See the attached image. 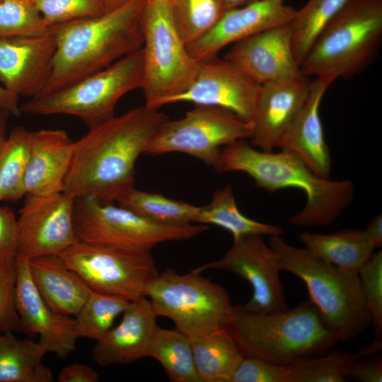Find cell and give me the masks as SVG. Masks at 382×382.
<instances>
[{"label":"cell","mask_w":382,"mask_h":382,"mask_svg":"<svg viewBox=\"0 0 382 382\" xmlns=\"http://www.w3.org/2000/svg\"><path fill=\"white\" fill-rule=\"evenodd\" d=\"M17 219L8 207L0 206V260L16 257Z\"/></svg>","instance_id":"60d3db41"},{"label":"cell","mask_w":382,"mask_h":382,"mask_svg":"<svg viewBox=\"0 0 382 382\" xmlns=\"http://www.w3.org/2000/svg\"><path fill=\"white\" fill-rule=\"evenodd\" d=\"M168 120L158 110L144 105L90 128L74 142L63 192L119 202L134 188L137 158Z\"/></svg>","instance_id":"6da1fadb"},{"label":"cell","mask_w":382,"mask_h":382,"mask_svg":"<svg viewBox=\"0 0 382 382\" xmlns=\"http://www.w3.org/2000/svg\"><path fill=\"white\" fill-rule=\"evenodd\" d=\"M74 224L77 241L151 252L158 244L195 238L208 228L201 224H165L92 196L75 197Z\"/></svg>","instance_id":"30bf717a"},{"label":"cell","mask_w":382,"mask_h":382,"mask_svg":"<svg viewBox=\"0 0 382 382\" xmlns=\"http://www.w3.org/2000/svg\"><path fill=\"white\" fill-rule=\"evenodd\" d=\"M16 307L20 328L30 336L39 335L48 352L66 357L76 349L79 338L74 330V318L53 311L45 302L30 276L28 261L16 259Z\"/></svg>","instance_id":"d6986e66"},{"label":"cell","mask_w":382,"mask_h":382,"mask_svg":"<svg viewBox=\"0 0 382 382\" xmlns=\"http://www.w3.org/2000/svg\"><path fill=\"white\" fill-rule=\"evenodd\" d=\"M349 0H308L291 21L292 46L300 66L323 26Z\"/></svg>","instance_id":"d6a6232c"},{"label":"cell","mask_w":382,"mask_h":382,"mask_svg":"<svg viewBox=\"0 0 382 382\" xmlns=\"http://www.w3.org/2000/svg\"><path fill=\"white\" fill-rule=\"evenodd\" d=\"M146 297L157 316L170 319L190 340L226 328L233 307L224 288L192 270L185 274L170 269L158 274Z\"/></svg>","instance_id":"9c48e42d"},{"label":"cell","mask_w":382,"mask_h":382,"mask_svg":"<svg viewBox=\"0 0 382 382\" xmlns=\"http://www.w3.org/2000/svg\"><path fill=\"white\" fill-rule=\"evenodd\" d=\"M335 81L319 76L311 81L308 96L277 148L297 154L318 176L329 178L331 156L320 117V106L329 86Z\"/></svg>","instance_id":"44dd1931"},{"label":"cell","mask_w":382,"mask_h":382,"mask_svg":"<svg viewBox=\"0 0 382 382\" xmlns=\"http://www.w3.org/2000/svg\"><path fill=\"white\" fill-rule=\"evenodd\" d=\"M197 224H212L228 231L233 240L251 234L282 236L283 229L245 216L238 209L232 185L226 184L216 190L210 203L202 207Z\"/></svg>","instance_id":"83f0119b"},{"label":"cell","mask_w":382,"mask_h":382,"mask_svg":"<svg viewBox=\"0 0 382 382\" xmlns=\"http://www.w3.org/2000/svg\"><path fill=\"white\" fill-rule=\"evenodd\" d=\"M200 382H229L244 355L227 328L191 340Z\"/></svg>","instance_id":"4316f807"},{"label":"cell","mask_w":382,"mask_h":382,"mask_svg":"<svg viewBox=\"0 0 382 382\" xmlns=\"http://www.w3.org/2000/svg\"><path fill=\"white\" fill-rule=\"evenodd\" d=\"M366 306L374 328V339L382 340V251L374 253L358 272Z\"/></svg>","instance_id":"74e56055"},{"label":"cell","mask_w":382,"mask_h":382,"mask_svg":"<svg viewBox=\"0 0 382 382\" xmlns=\"http://www.w3.org/2000/svg\"><path fill=\"white\" fill-rule=\"evenodd\" d=\"M156 318L147 297L131 301L120 323L96 342L92 350L93 360L98 365L107 367L147 357L158 326Z\"/></svg>","instance_id":"7402d4cb"},{"label":"cell","mask_w":382,"mask_h":382,"mask_svg":"<svg viewBox=\"0 0 382 382\" xmlns=\"http://www.w3.org/2000/svg\"><path fill=\"white\" fill-rule=\"evenodd\" d=\"M224 59L260 85L303 74L294 54L291 22L233 43Z\"/></svg>","instance_id":"ac0fdd59"},{"label":"cell","mask_w":382,"mask_h":382,"mask_svg":"<svg viewBox=\"0 0 382 382\" xmlns=\"http://www.w3.org/2000/svg\"><path fill=\"white\" fill-rule=\"evenodd\" d=\"M253 125L233 112L195 105L183 117L164 122L150 139L144 154L183 153L214 168L221 149L250 139Z\"/></svg>","instance_id":"7c38bea8"},{"label":"cell","mask_w":382,"mask_h":382,"mask_svg":"<svg viewBox=\"0 0 382 382\" xmlns=\"http://www.w3.org/2000/svg\"><path fill=\"white\" fill-rule=\"evenodd\" d=\"M282 270L301 279L316 307L340 342L352 340L371 324L357 272L342 270L313 255L306 248L287 243L282 236H270Z\"/></svg>","instance_id":"5b68a950"},{"label":"cell","mask_w":382,"mask_h":382,"mask_svg":"<svg viewBox=\"0 0 382 382\" xmlns=\"http://www.w3.org/2000/svg\"><path fill=\"white\" fill-rule=\"evenodd\" d=\"M143 76L141 47L64 88L30 98L21 104V111L35 115H69L91 128L115 116L117 102L127 93L141 88Z\"/></svg>","instance_id":"52a82bcc"},{"label":"cell","mask_w":382,"mask_h":382,"mask_svg":"<svg viewBox=\"0 0 382 382\" xmlns=\"http://www.w3.org/2000/svg\"><path fill=\"white\" fill-rule=\"evenodd\" d=\"M19 97L5 89L0 85V107L6 110L10 115L20 117Z\"/></svg>","instance_id":"ee69618b"},{"label":"cell","mask_w":382,"mask_h":382,"mask_svg":"<svg viewBox=\"0 0 382 382\" xmlns=\"http://www.w3.org/2000/svg\"><path fill=\"white\" fill-rule=\"evenodd\" d=\"M17 219L16 258L58 255L77 241L74 224L75 197L64 192L25 195Z\"/></svg>","instance_id":"5bb4252c"},{"label":"cell","mask_w":382,"mask_h":382,"mask_svg":"<svg viewBox=\"0 0 382 382\" xmlns=\"http://www.w3.org/2000/svg\"><path fill=\"white\" fill-rule=\"evenodd\" d=\"M347 378L361 382L382 381L381 357L355 360L348 368Z\"/></svg>","instance_id":"b9f144b4"},{"label":"cell","mask_w":382,"mask_h":382,"mask_svg":"<svg viewBox=\"0 0 382 382\" xmlns=\"http://www.w3.org/2000/svg\"><path fill=\"white\" fill-rule=\"evenodd\" d=\"M168 1H170L173 6L177 4V2L178 1V0H168Z\"/></svg>","instance_id":"681fc988"},{"label":"cell","mask_w":382,"mask_h":382,"mask_svg":"<svg viewBox=\"0 0 382 382\" xmlns=\"http://www.w3.org/2000/svg\"><path fill=\"white\" fill-rule=\"evenodd\" d=\"M214 168L219 173H245L254 180L256 186L269 192L289 187L303 191L305 205L289 220L296 226L330 225L349 206L354 194L351 180L321 178L295 153L257 150L245 139L224 146Z\"/></svg>","instance_id":"7a4b0ae2"},{"label":"cell","mask_w":382,"mask_h":382,"mask_svg":"<svg viewBox=\"0 0 382 382\" xmlns=\"http://www.w3.org/2000/svg\"><path fill=\"white\" fill-rule=\"evenodd\" d=\"M34 2L48 28L107 12L104 0H34Z\"/></svg>","instance_id":"8d00e7d4"},{"label":"cell","mask_w":382,"mask_h":382,"mask_svg":"<svg viewBox=\"0 0 382 382\" xmlns=\"http://www.w3.org/2000/svg\"><path fill=\"white\" fill-rule=\"evenodd\" d=\"M33 282L41 297L54 312L75 316L91 289L58 255H47L28 261Z\"/></svg>","instance_id":"cb8c5ba5"},{"label":"cell","mask_w":382,"mask_h":382,"mask_svg":"<svg viewBox=\"0 0 382 382\" xmlns=\"http://www.w3.org/2000/svg\"><path fill=\"white\" fill-rule=\"evenodd\" d=\"M147 357L158 361L172 381L200 382L195 365L191 340L176 328L165 329L157 326Z\"/></svg>","instance_id":"f1b7e54d"},{"label":"cell","mask_w":382,"mask_h":382,"mask_svg":"<svg viewBox=\"0 0 382 382\" xmlns=\"http://www.w3.org/2000/svg\"><path fill=\"white\" fill-rule=\"evenodd\" d=\"M364 231L376 248L381 246L382 214L381 212L370 220Z\"/></svg>","instance_id":"f6af8a7d"},{"label":"cell","mask_w":382,"mask_h":382,"mask_svg":"<svg viewBox=\"0 0 382 382\" xmlns=\"http://www.w3.org/2000/svg\"><path fill=\"white\" fill-rule=\"evenodd\" d=\"M144 76L146 107L158 110L193 83L198 61L189 53L168 0H146L142 13Z\"/></svg>","instance_id":"ba28073f"},{"label":"cell","mask_w":382,"mask_h":382,"mask_svg":"<svg viewBox=\"0 0 382 382\" xmlns=\"http://www.w3.org/2000/svg\"><path fill=\"white\" fill-rule=\"evenodd\" d=\"M118 203L151 221L165 224H197L202 211V207L135 187Z\"/></svg>","instance_id":"4dcf8cb0"},{"label":"cell","mask_w":382,"mask_h":382,"mask_svg":"<svg viewBox=\"0 0 382 382\" xmlns=\"http://www.w3.org/2000/svg\"><path fill=\"white\" fill-rule=\"evenodd\" d=\"M8 115L6 110L0 107V148L7 138L6 121Z\"/></svg>","instance_id":"bcb514c9"},{"label":"cell","mask_w":382,"mask_h":382,"mask_svg":"<svg viewBox=\"0 0 382 382\" xmlns=\"http://www.w3.org/2000/svg\"><path fill=\"white\" fill-rule=\"evenodd\" d=\"M13 332H0V382L53 381L43 363L47 346L40 340L19 339Z\"/></svg>","instance_id":"484cf974"},{"label":"cell","mask_w":382,"mask_h":382,"mask_svg":"<svg viewBox=\"0 0 382 382\" xmlns=\"http://www.w3.org/2000/svg\"><path fill=\"white\" fill-rule=\"evenodd\" d=\"M260 85L233 64L217 56L198 61L195 79L166 105L191 103L221 108L252 123Z\"/></svg>","instance_id":"9a60e30c"},{"label":"cell","mask_w":382,"mask_h":382,"mask_svg":"<svg viewBox=\"0 0 382 382\" xmlns=\"http://www.w3.org/2000/svg\"><path fill=\"white\" fill-rule=\"evenodd\" d=\"M132 0H104L107 11L117 8Z\"/></svg>","instance_id":"7dc6e473"},{"label":"cell","mask_w":382,"mask_h":382,"mask_svg":"<svg viewBox=\"0 0 382 382\" xmlns=\"http://www.w3.org/2000/svg\"><path fill=\"white\" fill-rule=\"evenodd\" d=\"M74 142L62 129L30 132L24 178L25 195L64 191V180L72 160Z\"/></svg>","instance_id":"603a6c76"},{"label":"cell","mask_w":382,"mask_h":382,"mask_svg":"<svg viewBox=\"0 0 382 382\" xmlns=\"http://www.w3.org/2000/svg\"><path fill=\"white\" fill-rule=\"evenodd\" d=\"M227 11L225 0H178L173 6L175 26L186 45L209 32Z\"/></svg>","instance_id":"836d02e7"},{"label":"cell","mask_w":382,"mask_h":382,"mask_svg":"<svg viewBox=\"0 0 382 382\" xmlns=\"http://www.w3.org/2000/svg\"><path fill=\"white\" fill-rule=\"evenodd\" d=\"M227 10L240 7L257 0H225Z\"/></svg>","instance_id":"c3c4849f"},{"label":"cell","mask_w":382,"mask_h":382,"mask_svg":"<svg viewBox=\"0 0 382 382\" xmlns=\"http://www.w3.org/2000/svg\"><path fill=\"white\" fill-rule=\"evenodd\" d=\"M356 354L338 351L301 359L286 366L285 382H344Z\"/></svg>","instance_id":"e575fe53"},{"label":"cell","mask_w":382,"mask_h":382,"mask_svg":"<svg viewBox=\"0 0 382 382\" xmlns=\"http://www.w3.org/2000/svg\"><path fill=\"white\" fill-rule=\"evenodd\" d=\"M382 0H349L323 26L300 64L306 76L352 77L378 55Z\"/></svg>","instance_id":"8992f818"},{"label":"cell","mask_w":382,"mask_h":382,"mask_svg":"<svg viewBox=\"0 0 382 382\" xmlns=\"http://www.w3.org/2000/svg\"><path fill=\"white\" fill-rule=\"evenodd\" d=\"M50 28L34 0H0V37L39 34Z\"/></svg>","instance_id":"d590c367"},{"label":"cell","mask_w":382,"mask_h":382,"mask_svg":"<svg viewBox=\"0 0 382 382\" xmlns=\"http://www.w3.org/2000/svg\"><path fill=\"white\" fill-rule=\"evenodd\" d=\"M286 0H257L228 10L205 35L187 45L197 61L217 56L224 47L262 31L288 23L296 9Z\"/></svg>","instance_id":"e0dca14e"},{"label":"cell","mask_w":382,"mask_h":382,"mask_svg":"<svg viewBox=\"0 0 382 382\" xmlns=\"http://www.w3.org/2000/svg\"><path fill=\"white\" fill-rule=\"evenodd\" d=\"M226 328L244 356L280 366L324 354L340 342L310 301L272 313L233 306Z\"/></svg>","instance_id":"277c9868"},{"label":"cell","mask_w":382,"mask_h":382,"mask_svg":"<svg viewBox=\"0 0 382 382\" xmlns=\"http://www.w3.org/2000/svg\"><path fill=\"white\" fill-rule=\"evenodd\" d=\"M286 366L244 356L229 382H285Z\"/></svg>","instance_id":"ab89813d"},{"label":"cell","mask_w":382,"mask_h":382,"mask_svg":"<svg viewBox=\"0 0 382 382\" xmlns=\"http://www.w3.org/2000/svg\"><path fill=\"white\" fill-rule=\"evenodd\" d=\"M145 3L132 0L98 16L54 25L52 72L37 96L64 88L141 49Z\"/></svg>","instance_id":"3957f363"},{"label":"cell","mask_w":382,"mask_h":382,"mask_svg":"<svg viewBox=\"0 0 382 382\" xmlns=\"http://www.w3.org/2000/svg\"><path fill=\"white\" fill-rule=\"evenodd\" d=\"M310 86L304 74L260 85L250 138L253 146L265 151L277 148L306 100Z\"/></svg>","instance_id":"ffe728a7"},{"label":"cell","mask_w":382,"mask_h":382,"mask_svg":"<svg viewBox=\"0 0 382 382\" xmlns=\"http://www.w3.org/2000/svg\"><path fill=\"white\" fill-rule=\"evenodd\" d=\"M58 255L91 290L129 301L146 296L159 274L151 252L126 247L77 241Z\"/></svg>","instance_id":"8fae6325"},{"label":"cell","mask_w":382,"mask_h":382,"mask_svg":"<svg viewBox=\"0 0 382 382\" xmlns=\"http://www.w3.org/2000/svg\"><path fill=\"white\" fill-rule=\"evenodd\" d=\"M16 258L0 260V332L20 330L16 307Z\"/></svg>","instance_id":"f35d334b"},{"label":"cell","mask_w":382,"mask_h":382,"mask_svg":"<svg viewBox=\"0 0 382 382\" xmlns=\"http://www.w3.org/2000/svg\"><path fill=\"white\" fill-rule=\"evenodd\" d=\"M30 132L13 127L0 148V202H17L25 195L24 178Z\"/></svg>","instance_id":"f546056e"},{"label":"cell","mask_w":382,"mask_h":382,"mask_svg":"<svg viewBox=\"0 0 382 382\" xmlns=\"http://www.w3.org/2000/svg\"><path fill=\"white\" fill-rule=\"evenodd\" d=\"M211 269L230 271L250 284L252 296L246 303L239 305L242 309L255 313L288 309L280 281L279 257L262 235H247L233 240L232 247L221 258L192 270L202 273Z\"/></svg>","instance_id":"4fadbf2b"},{"label":"cell","mask_w":382,"mask_h":382,"mask_svg":"<svg viewBox=\"0 0 382 382\" xmlns=\"http://www.w3.org/2000/svg\"><path fill=\"white\" fill-rule=\"evenodd\" d=\"M300 241L315 256L342 270H359L375 250L364 231L345 228L328 234L303 232Z\"/></svg>","instance_id":"d4e9b609"},{"label":"cell","mask_w":382,"mask_h":382,"mask_svg":"<svg viewBox=\"0 0 382 382\" xmlns=\"http://www.w3.org/2000/svg\"><path fill=\"white\" fill-rule=\"evenodd\" d=\"M99 374L90 366L73 364L64 367L59 373V382H98Z\"/></svg>","instance_id":"7bdbcfd3"},{"label":"cell","mask_w":382,"mask_h":382,"mask_svg":"<svg viewBox=\"0 0 382 382\" xmlns=\"http://www.w3.org/2000/svg\"><path fill=\"white\" fill-rule=\"evenodd\" d=\"M56 51L54 26L34 35L0 37V85L30 98L45 86Z\"/></svg>","instance_id":"2e32d148"},{"label":"cell","mask_w":382,"mask_h":382,"mask_svg":"<svg viewBox=\"0 0 382 382\" xmlns=\"http://www.w3.org/2000/svg\"><path fill=\"white\" fill-rule=\"evenodd\" d=\"M131 301L122 296L91 290L74 316V330L78 337L96 342L112 328L115 318L129 306Z\"/></svg>","instance_id":"1f68e13d"}]
</instances>
